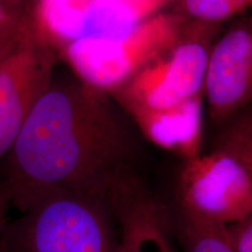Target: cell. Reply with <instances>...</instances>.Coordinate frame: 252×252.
Masks as SVG:
<instances>
[{
    "label": "cell",
    "instance_id": "1",
    "mask_svg": "<svg viewBox=\"0 0 252 252\" xmlns=\"http://www.w3.org/2000/svg\"><path fill=\"white\" fill-rule=\"evenodd\" d=\"M109 97L54 74L7 153L2 188L21 213L49 194L106 195L130 169L131 137Z\"/></svg>",
    "mask_w": 252,
    "mask_h": 252
},
{
    "label": "cell",
    "instance_id": "2",
    "mask_svg": "<svg viewBox=\"0 0 252 252\" xmlns=\"http://www.w3.org/2000/svg\"><path fill=\"white\" fill-rule=\"evenodd\" d=\"M220 31L187 20L171 48L109 94L151 143L186 161L201 156L208 58Z\"/></svg>",
    "mask_w": 252,
    "mask_h": 252
},
{
    "label": "cell",
    "instance_id": "3",
    "mask_svg": "<svg viewBox=\"0 0 252 252\" xmlns=\"http://www.w3.org/2000/svg\"><path fill=\"white\" fill-rule=\"evenodd\" d=\"M9 252H117L106 195L55 193L36 200L6 234Z\"/></svg>",
    "mask_w": 252,
    "mask_h": 252
},
{
    "label": "cell",
    "instance_id": "4",
    "mask_svg": "<svg viewBox=\"0 0 252 252\" xmlns=\"http://www.w3.org/2000/svg\"><path fill=\"white\" fill-rule=\"evenodd\" d=\"M171 6L116 36L70 43L58 53L59 59L78 80L110 94L179 39L187 20Z\"/></svg>",
    "mask_w": 252,
    "mask_h": 252
},
{
    "label": "cell",
    "instance_id": "5",
    "mask_svg": "<svg viewBox=\"0 0 252 252\" xmlns=\"http://www.w3.org/2000/svg\"><path fill=\"white\" fill-rule=\"evenodd\" d=\"M171 4L166 0H42L33 2L32 17L58 54L77 41L124 33Z\"/></svg>",
    "mask_w": 252,
    "mask_h": 252
},
{
    "label": "cell",
    "instance_id": "6",
    "mask_svg": "<svg viewBox=\"0 0 252 252\" xmlns=\"http://www.w3.org/2000/svg\"><path fill=\"white\" fill-rule=\"evenodd\" d=\"M59 56L31 13L15 45L0 59V159L7 156L55 74Z\"/></svg>",
    "mask_w": 252,
    "mask_h": 252
},
{
    "label": "cell",
    "instance_id": "7",
    "mask_svg": "<svg viewBox=\"0 0 252 252\" xmlns=\"http://www.w3.org/2000/svg\"><path fill=\"white\" fill-rule=\"evenodd\" d=\"M176 204L208 222L235 224L252 213V178L224 151L201 154L186 161Z\"/></svg>",
    "mask_w": 252,
    "mask_h": 252
},
{
    "label": "cell",
    "instance_id": "8",
    "mask_svg": "<svg viewBox=\"0 0 252 252\" xmlns=\"http://www.w3.org/2000/svg\"><path fill=\"white\" fill-rule=\"evenodd\" d=\"M204 97L210 117L228 121L252 100V20L231 25L214 41L208 58Z\"/></svg>",
    "mask_w": 252,
    "mask_h": 252
},
{
    "label": "cell",
    "instance_id": "9",
    "mask_svg": "<svg viewBox=\"0 0 252 252\" xmlns=\"http://www.w3.org/2000/svg\"><path fill=\"white\" fill-rule=\"evenodd\" d=\"M106 198L117 228V252H175L166 204L131 169L115 179Z\"/></svg>",
    "mask_w": 252,
    "mask_h": 252
},
{
    "label": "cell",
    "instance_id": "10",
    "mask_svg": "<svg viewBox=\"0 0 252 252\" xmlns=\"http://www.w3.org/2000/svg\"><path fill=\"white\" fill-rule=\"evenodd\" d=\"M166 207L173 236L184 252H236L225 226L191 215L176 203Z\"/></svg>",
    "mask_w": 252,
    "mask_h": 252
},
{
    "label": "cell",
    "instance_id": "11",
    "mask_svg": "<svg viewBox=\"0 0 252 252\" xmlns=\"http://www.w3.org/2000/svg\"><path fill=\"white\" fill-rule=\"evenodd\" d=\"M251 4V0H182L173 1L171 8L185 20L220 25L244 14Z\"/></svg>",
    "mask_w": 252,
    "mask_h": 252
},
{
    "label": "cell",
    "instance_id": "12",
    "mask_svg": "<svg viewBox=\"0 0 252 252\" xmlns=\"http://www.w3.org/2000/svg\"><path fill=\"white\" fill-rule=\"evenodd\" d=\"M215 150L236 158L252 178V109L241 113L220 132Z\"/></svg>",
    "mask_w": 252,
    "mask_h": 252
},
{
    "label": "cell",
    "instance_id": "13",
    "mask_svg": "<svg viewBox=\"0 0 252 252\" xmlns=\"http://www.w3.org/2000/svg\"><path fill=\"white\" fill-rule=\"evenodd\" d=\"M31 6L26 2L0 1V35L20 26L30 14Z\"/></svg>",
    "mask_w": 252,
    "mask_h": 252
},
{
    "label": "cell",
    "instance_id": "14",
    "mask_svg": "<svg viewBox=\"0 0 252 252\" xmlns=\"http://www.w3.org/2000/svg\"><path fill=\"white\" fill-rule=\"evenodd\" d=\"M225 230L236 252H252V213L241 222L225 226Z\"/></svg>",
    "mask_w": 252,
    "mask_h": 252
},
{
    "label": "cell",
    "instance_id": "15",
    "mask_svg": "<svg viewBox=\"0 0 252 252\" xmlns=\"http://www.w3.org/2000/svg\"><path fill=\"white\" fill-rule=\"evenodd\" d=\"M31 7H32V6H31ZM30 13H31V12H30ZM28 15H30V14H28ZM28 15H27V17H28ZM26 19H25V21H26ZM25 21L18 28H15V30L8 32V33H6V34H2V35H0V59H1L2 56H4L6 53H7L8 50L15 45V42L18 41L19 36H20L21 31H23Z\"/></svg>",
    "mask_w": 252,
    "mask_h": 252
},
{
    "label": "cell",
    "instance_id": "16",
    "mask_svg": "<svg viewBox=\"0 0 252 252\" xmlns=\"http://www.w3.org/2000/svg\"><path fill=\"white\" fill-rule=\"evenodd\" d=\"M11 198L7 191L4 188H0V232L4 229L6 222V214L9 206H11Z\"/></svg>",
    "mask_w": 252,
    "mask_h": 252
},
{
    "label": "cell",
    "instance_id": "17",
    "mask_svg": "<svg viewBox=\"0 0 252 252\" xmlns=\"http://www.w3.org/2000/svg\"><path fill=\"white\" fill-rule=\"evenodd\" d=\"M251 9H252V4H251Z\"/></svg>",
    "mask_w": 252,
    "mask_h": 252
},
{
    "label": "cell",
    "instance_id": "18",
    "mask_svg": "<svg viewBox=\"0 0 252 252\" xmlns=\"http://www.w3.org/2000/svg\"><path fill=\"white\" fill-rule=\"evenodd\" d=\"M0 252H4V251H0Z\"/></svg>",
    "mask_w": 252,
    "mask_h": 252
}]
</instances>
